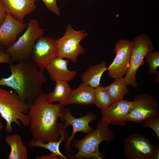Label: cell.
Returning <instances> with one entry per match:
<instances>
[{"mask_svg": "<svg viewBox=\"0 0 159 159\" xmlns=\"http://www.w3.org/2000/svg\"><path fill=\"white\" fill-rule=\"evenodd\" d=\"M26 102L29 107L26 115L33 139L44 143L58 140L63 125L57 120L60 118L64 121V106L49 102L47 94L43 93Z\"/></svg>", "mask_w": 159, "mask_h": 159, "instance_id": "obj_1", "label": "cell"}, {"mask_svg": "<svg viewBox=\"0 0 159 159\" xmlns=\"http://www.w3.org/2000/svg\"><path fill=\"white\" fill-rule=\"evenodd\" d=\"M11 74L0 79V86L10 87L22 100H33L43 93L42 87L47 82L43 72L29 59L9 65Z\"/></svg>", "mask_w": 159, "mask_h": 159, "instance_id": "obj_2", "label": "cell"}, {"mask_svg": "<svg viewBox=\"0 0 159 159\" xmlns=\"http://www.w3.org/2000/svg\"><path fill=\"white\" fill-rule=\"evenodd\" d=\"M109 124L102 119L98 120L96 128L87 134L81 140H72L71 145L78 151L75 154L69 157L74 159H102V154L99 152L100 144L105 141L107 142L115 139L114 132L109 128Z\"/></svg>", "mask_w": 159, "mask_h": 159, "instance_id": "obj_3", "label": "cell"}, {"mask_svg": "<svg viewBox=\"0 0 159 159\" xmlns=\"http://www.w3.org/2000/svg\"><path fill=\"white\" fill-rule=\"evenodd\" d=\"M29 107L26 102L22 100L12 90L8 91L0 87V114L6 122L5 129L9 133L12 132V123L20 127L21 124L29 126L27 114Z\"/></svg>", "mask_w": 159, "mask_h": 159, "instance_id": "obj_4", "label": "cell"}, {"mask_svg": "<svg viewBox=\"0 0 159 159\" xmlns=\"http://www.w3.org/2000/svg\"><path fill=\"white\" fill-rule=\"evenodd\" d=\"M24 33L11 45L6 49L13 62H19L29 59L33 46L43 34L39 22L30 20Z\"/></svg>", "mask_w": 159, "mask_h": 159, "instance_id": "obj_5", "label": "cell"}, {"mask_svg": "<svg viewBox=\"0 0 159 159\" xmlns=\"http://www.w3.org/2000/svg\"><path fill=\"white\" fill-rule=\"evenodd\" d=\"M153 49V43L147 34H141L133 41L129 67L124 77L127 85L135 89L138 87V84L136 79L137 72L140 67L144 65V58Z\"/></svg>", "mask_w": 159, "mask_h": 159, "instance_id": "obj_6", "label": "cell"}, {"mask_svg": "<svg viewBox=\"0 0 159 159\" xmlns=\"http://www.w3.org/2000/svg\"><path fill=\"white\" fill-rule=\"evenodd\" d=\"M85 32V30L75 31L70 25H67L64 35L56 40L58 57L76 63L78 55L85 52V49L80 44V41L87 36Z\"/></svg>", "mask_w": 159, "mask_h": 159, "instance_id": "obj_7", "label": "cell"}, {"mask_svg": "<svg viewBox=\"0 0 159 159\" xmlns=\"http://www.w3.org/2000/svg\"><path fill=\"white\" fill-rule=\"evenodd\" d=\"M133 102V105L128 114L127 121L140 123L159 115L158 101L151 95L148 93L138 95Z\"/></svg>", "mask_w": 159, "mask_h": 159, "instance_id": "obj_8", "label": "cell"}, {"mask_svg": "<svg viewBox=\"0 0 159 159\" xmlns=\"http://www.w3.org/2000/svg\"><path fill=\"white\" fill-rule=\"evenodd\" d=\"M132 42L123 39L116 43L114 49L116 56L107 69L110 78L115 79L125 75L129 67Z\"/></svg>", "mask_w": 159, "mask_h": 159, "instance_id": "obj_9", "label": "cell"}, {"mask_svg": "<svg viewBox=\"0 0 159 159\" xmlns=\"http://www.w3.org/2000/svg\"><path fill=\"white\" fill-rule=\"evenodd\" d=\"M96 118V115L92 112H89L82 117H75L73 116L70 110L68 108L64 109V119L65 123L63 128L66 129L69 125H72L73 127L71 136L65 141V154L68 158L73 155L74 152L72 149L70 144L76 133L81 132L87 134L92 132L94 129L89 125V123Z\"/></svg>", "mask_w": 159, "mask_h": 159, "instance_id": "obj_10", "label": "cell"}, {"mask_svg": "<svg viewBox=\"0 0 159 159\" xmlns=\"http://www.w3.org/2000/svg\"><path fill=\"white\" fill-rule=\"evenodd\" d=\"M155 148L148 138L140 133L131 134L124 140V154L128 159H152Z\"/></svg>", "mask_w": 159, "mask_h": 159, "instance_id": "obj_11", "label": "cell"}, {"mask_svg": "<svg viewBox=\"0 0 159 159\" xmlns=\"http://www.w3.org/2000/svg\"><path fill=\"white\" fill-rule=\"evenodd\" d=\"M57 57L56 40L42 36L35 42L30 58L39 69L43 72L47 65Z\"/></svg>", "mask_w": 159, "mask_h": 159, "instance_id": "obj_12", "label": "cell"}, {"mask_svg": "<svg viewBox=\"0 0 159 159\" xmlns=\"http://www.w3.org/2000/svg\"><path fill=\"white\" fill-rule=\"evenodd\" d=\"M27 26V24L15 19L7 11L5 19L0 27V45L6 49L11 45Z\"/></svg>", "mask_w": 159, "mask_h": 159, "instance_id": "obj_13", "label": "cell"}, {"mask_svg": "<svg viewBox=\"0 0 159 159\" xmlns=\"http://www.w3.org/2000/svg\"><path fill=\"white\" fill-rule=\"evenodd\" d=\"M133 102L123 100L115 102L104 112L101 113L102 119L109 124L124 126Z\"/></svg>", "mask_w": 159, "mask_h": 159, "instance_id": "obj_14", "label": "cell"}, {"mask_svg": "<svg viewBox=\"0 0 159 159\" xmlns=\"http://www.w3.org/2000/svg\"><path fill=\"white\" fill-rule=\"evenodd\" d=\"M69 61L68 59L57 57L47 65L45 69L53 81L68 82L75 78L79 70H69L68 67Z\"/></svg>", "mask_w": 159, "mask_h": 159, "instance_id": "obj_15", "label": "cell"}, {"mask_svg": "<svg viewBox=\"0 0 159 159\" xmlns=\"http://www.w3.org/2000/svg\"><path fill=\"white\" fill-rule=\"evenodd\" d=\"M7 11L15 19L24 22L25 17L36 8L35 2L32 0H2Z\"/></svg>", "mask_w": 159, "mask_h": 159, "instance_id": "obj_16", "label": "cell"}, {"mask_svg": "<svg viewBox=\"0 0 159 159\" xmlns=\"http://www.w3.org/2000/svg\"><path fill=\"white\" fill-rule=\"evenodd\" d=\"M94 89L82 83L76 89H72L68 99L69 105L94 104Z\"/></svg>", "mask_w": 159, "mask_h": 159, "instance_id": "obj_17", "label": "cell"}, {"mask_svg": "<svg viewBox=\"0 0 159 159\" xmlns=\"http://www.w3.org/2000/svg\"><path fill=\"white\" fill-rule=\"evenodd\" d=\"M5 141L11 148L8 159L28 158L27 148L20 135L17 134L8 135L5 137Z\"/></svg>", "mask_w": 159, "mask_h": 159, "instance_id": "obj_18", "label": "cell"}, {"mask_svg": "<svg viewBox=\"0 0 159 159\" xmlns=\"http://www.w3.org/2000/svg\"><path fill=\"white\" fill-rule=\"evenodd\" d=\"M107 69L106 63L103 61L90 67L82 75L83 83L94 89L99 87L102 75Z\"/></svg>", "mask_w": 159, "mask_h": 159, "instance_id": "obj_19", "label": "cell"}, {"mask_svg": "<svg viewBox=\"0 0 159 159\" xmlns=\"http://www.w3.org/2000/svg\"><path fill=\"white\" fill-rule=\"evenodd\" d=\"M61 136L59 139L57 141H51L46 143L37 141L32 139L29 141L28 143L29 146L30 148L39 147L47 149L51 153L54 154L60 158L67 159L66 156L62 154L59 150L60 144L65 141L69 137L68 132L66 129L62 128L60 131Z\"/></svg>", "mask_w": 159, "mask_h": 159, "instance_id": "obj_20", "label": "cell"}, {"mask_svg": "<svg viewBox=\"0 0 159 159\" xmlns=\"http://www.w3.org/2000/svg\"><path fill=\"white\" fill-rule=\"evenodd\" d=\"M68 82L64 81L56 82L53 92L47 94V99L50 103L58 102L64 106L68 104V99L72 89Z\"/></svg>", "mask_w": 159, "mask_h": 159, "instance_id": "obj_21", "label": "cell"}, {"mask_svg": "<svg viewBox=\"0 0 159 159\" xmlns=\"http://www.w3.org/2000/svg\"><path fill=\"white\" fill-rule=\"evenodd\" d=\"M124 77L115 79L114 81L106 87L113 103L123 100L124 96L129 92Z\"/></svg>", "mask_w": 159, "mask_h": 159, "instance_id": "obj_22", "label": "cell"}, {"mask_svg": "<svg viewBox=\"0 0 159 159\" xmlns=\"http://www.w3.org/2000/svg\"><path fill=\"white\" fill-rule=\"evenodd\" d=\"M94 104L104 112L113 103L106 87L100 86L94 89Z\"/></svg>", "mask_w": 159, "mask_h": 159, "instance_id": "obj_23", "label": "cell"}, {"mask_svg": "<svg viewBox=\"0 0 159 159\" xmlns=\"http://www.w3.org/2000/svg\"><path fill=\"white\" fill-rule=\"evenodd\" d=\"M145 62L149 66L148 70L149 75L157 74V69L159 66V52L155 51L150 52L145 57Z\"/></svg>", "mask_w": 159, "mask_h": 159, "instance_id": "obj_24", "label": "cell"}, {"mask_svg": "<svg viewBox=\"0 0 159 159\" xmlns=\"http://www.w3.org/2000/svg\"><path fill=\"white\" fill-rule=\"evenodd\" d=\"M142 126L153 130L156 133L159 141V115L152 116L145 120Z\"/></svg>", "mask_w": 159, "mask_h": 159, "instance_id": "obj_25", "label": "cell"}, {"mask_svg": "<svg viewBox=\"0 0 159 159\" xmlns=\"http://www.w3.org/2000/svg\"><path fill=\"white\" fill-rule=\"evenodd\" d=\"M41 0L43 2L46 7L49 11L58 16H60V11L57 4V0Z\"/></svg>", "mask_w": 159, "mask_h": 159, "instance_id": "obj_26", "label": "cell"}, {"mask_svg": "<svg viewBox=\"0 0 159 159\" xmlns=\"http://www.w3.org/2000/svg\"><path fill=\"white\" fill-rule=\"evenodd\" d=\"M0 63H6L9 65L13 64L10 56L6 51V49L1 45H0Z\"/></svg>", "mask_w": 159, "mask_h": 159, "instance_id": "obj_27", "label": "cell"}, {"mask_svg": "<svg viewBox=\"0 0 159 159\" xmlns=\"http://www.w3.org/2000/svg\"><path fill=\"white\" fill-rule=\"evenodd\" d=\"M7 9L2 0H0V27L6 17Z\"/></svg>", "mask_w": 159, "mask_h": 159, "instance_id": "obj_28", "label": "cell"}, {"mask_svg": "<svg viewBox=\"0 0 159 159\" xmlns=\"http://www.w3.org/2000/svg\"><path fill=\"white\" fill-rule=\"evenodd\" d=\"M35 159H57L58 156L51 153V154L44 155H42L39 157H37L35 158Z\"/></svg>", "mask_w": 159, "mask_h": 159, "instance_id": "obj_29", "label": "cell"}, {"mask_svg": "<svg viewBox=\"0 0 159 159\" xmlns=\"http://www.w3.org/2000/svg\"><path fill=\"white\" fill-rule=\"evenodd\" d=\"M159 159V145L155 147V149L153 152L152 159Z\"/></svg>", "mask_w": 159, "mask_h": 159, "instance_id": "obj_30", "label": "cell"}, {"mask_svg": "<svg viewBox=\"0 0 159 159\" xmlns=\"http://www.w3.org/2000/svg\"><path fill=\"white\" fill-rule=\"evenodd\" d=\"M4 128V125L0 121V131H1Z\"/></svg>", "mask_w": 159, "mask_h": 159, "instance_id": "obj_31", "label": "cell"}, {"mask_svg": "<svg viewBox=\"0 0 159 159\" xmlns=\"http://www.w3.org/2000/svg\"><path fill=\"white\" fill-rule=\"evenodd\" d=\"M32 0L33 1H36L37 0Z\"/></svg>", "mask_w": 159, "mask_h": 159, "instance_id": "obj_32", "label": "cell"}, {"mask_svg": "<svg viewBox=\"0 0 159 159\" xmlns=\"http://www.w3.org/2000/svg\"><path fill=\"white\" fill-rule=\"evenodd\" d=\"M90 0V1H92V0Z\"/></svg>", "mask_w": 159, "mask_h": 159, "instance_id": "obj_33", "label": "cell"}]
</instances>
